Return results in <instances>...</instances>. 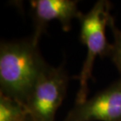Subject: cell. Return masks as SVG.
I'll list each match as a JSON object with an SVG mask.
<instances>
[{"label":"cell","instance_id":"obj_1","mask_svg":"<svg viewBox=\"0 0 121 121\" xmlns=\"http://www.w3.org/2000/svg\"><path fill=\"white\" fill-rule=\"evenodd\" d=\"M47 65L38 45L28 40L2 42L0 94L25 105L40 72Z\"/></svg>","mask_w":121,"mask_h":121},{"label":"cell","instance_id":"obj_2","mask_svg":"<svg viewBox=\"0 0 121 121\" xmlns=\"http://www.w3.org/2000/svg\"><path fill=\"white\" fill-rule=\"evenodd\" d=\"M110 9V2L100 0L95 2L88 13L82 14L79 19L80 23L79 39L86 47L87 53L78 76L79 88L76 105L83 103L87 99L88 81L92 78V70L96 57H108L111 44L106 39L105 29L112 19Z\"/></svg>","mask_w":121,"mask_h":121},{"label":"cell","instance_id":"obj_3","mask_svg":"<svg viewBox=\"0 0 121 121\" xmlns=\"http://www.w3.org/2000/svg\"><path fill=\"white\" fill-rule=\"evenodd\" d=\"M69 76L62 66L47 65L40 72L25 106L35 121H54L67 92Z\"/></svg>","mask_w":121,"mask_h":121},{"label":"cell","instance_id":"obj_4","mask_svg":"<svg viewBox=\"0 0 121 121\" xmlns=\"http://www.w3.org/2000/svg\"><path fill=\"white\" fill-rule=\"evenodd\" d=\"M121 121V79L76 105L63 121Z\"/></svg>","mask_w":121,"mask_h":121},{"label":"cell","instance_id":"obj_5","mask_svg":"<svg viewBox=\"0 0 121 121\" xmlns=\"http://www.w3.org/2000/svg\"><path fill=\"white\" fill-rule=\"evenodd\" d=\"M30 3L34 19L31 39L36 45L51 21H58L62 29L69 31L72 20L79 19L83 14L78 9V2L74 0H32Z\"/></svg>","mask_w":121,"mask_h":121},{"label":"cell","instance_id":"obj_6","mask_svg":"<svg viewBox=\"0 0 121 121\" xmlns=\"http://www.w3.org/2000/svg\"><path fill=\"white\" fill-rule=\"evenodd\" d=\"M0 121H35L23 104L0 94Z\"/></svg>","mask_w":121,"mask_h":121},{"label":"cell","instance_id":"obj_7","mask_svg":"<svg viewBox=\"0 0 121 121\" xmlns=\"http://www.w3.org/2000/svg\"><path fill=\"white\" fill-rule=\"evenodd\" d=\"M108 27L111 28L113 35V43L111 44L108 57L112 59L121 76V30L116 26L113 17L111 20Z\"/></svg>","mask_w":121,"mask_h":121}]
</instances>
